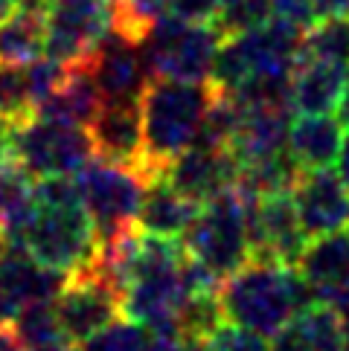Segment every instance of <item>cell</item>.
<instances>
[{
    "instance_id": "obj_1",
    "label": "cell",
    "mask_w": 349,
    "mask_h": 351,
    "mask_svg": "<svg viewBox=\"0 0 349 351\" xmlns=\"http://www.w3.org/2000/svg\"><path fill=\"white\" fill-rule=\"evenodd\" d=\"M15 241L27 247L41 265L67 276L91 265L99 238L82 204L76 174L73 178H44L35 183L32 215Z\"/></svg>"
},
{
    "instance_id": "obj_2",
    "label": "cell",
    "mask_w": 349,
    "mask_h": 351,
    "mask_svg": "<svg viewBox=\"0 0 349 351\" xmlns=\"http://www.w3.org/2000/svg\"><path fill=\"white\" fill-rule=\"evenodd\" d=\"M315 302L300 267L271 258H251L218 285L224 322L271 340L297 311Z\"/></svg>"
},
{
    "instance_id": "obj_3",
    "label": "cell",
    "mask_w": 349,
    "mask_h": 351,
    "mask_svg": "<svg viewBox=\"0 0 349 351\" xmlns=\"http://www.w3.org/2000/svg\"><path fill=\"white\" fill-rule=\"evenodd\" d=\"M218 93L213 82L152 79L140 96L146 166L152 180L160 178L172 157L195 143L201 122Z\"/></svg>"
},
{
    "instance_id": "obj_4",
    "label": "cell",
    "mask_w": 349,
    "mask_h": 351,
    "mask_svg": "<svg viewBox=\"0 0 349 351\" xmlns=\"http://www.w3.org/2000/svg\"><path fill=\"white\" fill-rule=\"evenodd\" d=\"M186 256L198 261L210 276L224 282L230 273L254 258L251 230H247V197L239 186L201 204L190 230L183 232Z\"/></svg>"
},
{
    "instance_id": "obj_5",
    "label": "cell",
    "mask_w": 349,
    "mask_h": 351,
    "mask_svg": "<svg viewBox=\"0 0 349 351\" xmlns=\"http://www.w3.org/2000/svg\"><path fill=\"white\" fill-rule=\"evenodd\" d=\"M224 32L213 21L195 23L166 15L140 41L152 79L210 82Z\"/></svg>"
},
{
    "instance_id": "obj_6",
    "label": "cell",
    "mask_w": 349,
    "mask_h": 351,
    "mask_svg": "<svg viewBox=\"0 0 349 351\" xmlns=\"http://www.w3.org/2000/svg\"><path fill=\"white\" fill-rule=\"evenodd\" d=\"M76 186L99 241H111L122 232L137 230V215L148 186L146 174L131 166L93 157L76 174Z\"/></svg>"
},
{
    "instance_id": "obj_7",
    "label": "cell",
    "mask_w": 349,
    "mask_h": 351,
    "mask_svg": "<svg viewBox=\"0 0 349 351\" xmlns=\"http://www.w3.org/2000/svg\"><path fill=\"white\" fill-rule=\"evenodd\" d=\"M12 148L32 178H73L93 160V143L85 125L27 117L15 125Z\"/></svg>"
},
{
    "instance_id": "obj_8",
    "label": "cell",
    "mask_w": 349,
    "mask_h": 351,
    "mask_svg": "<svg viewBox=\"0 0 349 351\" xmlns=\"http://www.w3.org/2000/svg\"><path fill=\"white\" fill-rule=\"evenodd\" d=\"M44 53L65 67L85 64L114 27V0H49Z\"/></svg>"
},
{
    "instance_id": "obj_9",
    "label": "cell",
    "mask_w": 349,
    "mask_h": 351,
    "mask_svg": "<svg viewBox=\"0 0 349 351\" xmlns=\"http://www.w3.org/2000/svg\"><path fill=\"white\" fill-rule=\"evenodd\" d=\"M247 197V230H251V244L256 258H271L280 265H294L300 261L308 244V235L300 223L291 192H271L262 197Z\"/></svg>"
},
{
    "instance_id": "obj_10",
    "label": "cell",
    "mask_w": 349,
    "mask_h": 351,
    "mask_svg": "<svg viewBox=\"0 0 349 351\" xmlns=\"http://www.w3.org/2000/svg\"><path fill=\"white\" fill-rule=\"evenodd\" d=\"M61 331L73 343H85L93 334L108 328L122 313V299L96 276L82 267L67 276L65 287L53 299Z\"/></svg>"
},
{
    "instance_id": "obj_11",
    "label": "cell",
    "mask_w": 349,
    "mask_h": 351,
    "mask_svg": "<svg viewBox=\"0 0 349 351\" xmlns=\"http://www.w3.org/2000/svg\"><path fill=\"white\" fill-rule=\"evenodd\" d=\"M102 93V102H140L146 84L152 82L143 47L111 29L85 61Z\"/></svg>"
},
{
    "instance_id": "obj_12",
    "label": "cell",
    "mask_w": 349,
    "mask_h": 351,
    "mask_svg": "<svg viewBox=\"0 0 349 351\" xmlns=\"http://www.w3.org/2000/svg\"><path fill=\"white\" fill-rule=\"evenodd\" d=\"M239 160L233 157L230 148H216V145H190L183 148L178 157L166 162V169L160 171L174 192L186 197L207 204L210 197L227 192L239 180Z\"/></svg>"
},
{
    "instance_id": "obj_13",
    "label": "cell",
    "mask_w": 349,
    "mask_h": 351,
    "mask_svg": "<svg viewBox=\"0 0 349 351\" xmlns=\"http://www.w3.org/2000/svg\"><path fill=\"white\" fill-rule=\"evenodd\" d=\"M87 134H91L93 143V157L131 166L152 180L146 166L140 102H102V108L96 110V117L87 125Z\"/></svg>"
},
{
    "instance_id": "obj_14",
    "label": "cell",
    "mask_w": 349,
    "mask_h": 351,
    "mask_svg": "<svg viewBox=\"0 0 349 351\" xmlns=\"http://www.w3.org/2000/svg\"><path fill=\"white\" fill-rule=\"evenodd\" d=\"M291 195L308 238L344 232L349 227V186L341 180L338 171H303Z\"/></svg>"
},
{
    "instance_id": "obj_15",
    "label": "cell",
    "mask_w": 349,
    "mask_h": 351,
    "mask_svg": "<svg viewBox=\"0 0 349 351\" xmlns=\"http://www.w3.org/2000/svg\"><path fill=\"white\" fill-rule=\"evenodd\" d=\"M65 282L67 273L41 265L21 241H6L0 253V296L15 311L41 299H56Z\"/></svg>"
},
{
    "instance_id": "obj_16",
    "label": "cell",
    "mask_w": 349,
    "mask_h": 351,
    "mask_svg": "<svg viewBox=\"0 0 349 351\" xmlns=\"http://www.w3.org/2000/svg\"><path fill=\"white\" fill-rule=\"evenodd\" d=\"M291 119L294 110L289 105H242L239 128L230 140V152L239 166H251L289 152Z\"/></svg>"
},
{
    "instance_id": "obj_17",
    "label": "cell",
    "mask_w": 349,
    "mask_h": 351,
    "mask_svg": "<svg viewBox=\"0 0 349 351\" xmlns=\"http://www.w3.org/2000/svg\"><path fill=\"white\" fill-rule=\"evenodd\" d=\"M271 351H349L341 311L315 299L271 337Z\"/></svg>"
},
{
    "instance_id": "obj_18",
    "label": "cell",
    "mask_w": 349,
    "mask_h": 351,
    "mask_svg": "<svg viewBox=\"0 0 349 351\" xmlns=\"http://www.w3.org/2000/svg\"><path fill=\"white\" fill-rule=\"evenodd\" d=\"M349 67L323 58H300L291 76V110L294 117H315L338 110Z\"/></svg>"
},
{
    "instance_id": "obj_19",
    "label": "cell",
    "mask_w": 349,
    "mask_h": 351,
    "mask_svg": "<svg viewBox=\"0 0 349 351\" xmlns=\"http://www.w3.org/2000/svg\"><path fill=\"white\" fill-rule=\"evenodd\" d=\"M344 131L346 128L341 125V119L332 114L294 117L289 128V154L303 171L329 169L341 154Z\"/></svg>"
},
{
    "instance_id": "obj_20",
    "label": "cell",
    "mask_w": 349,
    "mask_h": 351,
    "mask_svg": "<svg viewBox=\"0 0 349 351\" xmlns=\"http://www.w3.org/2000/svg\"><path fill=\"white\" fill-rule=\"evenodd\" d=\"M198 209H201L198 200L174 192L164 178H155L146 186L140 215H137V230L164 238H183V232L195 221Z\"/></svg>"
},
{
    "instance_id": "obj_21",
    "label": "cell",
    "mask_w": 349,
    "mask_h": 351,
    "mask_svg": "<svg viewBox=\"0 0 349 351\" xmlns=\"http://www.w3.org/2000/svg\"><path fill=\"white\" fill-rule=\"evenodd\" d=\"M99 108H102V93H99L91 70H87V64H76L67 70L65 82L35 108V117L73 122V125H85L87 128Z\"/></svg>"
},
{
    "instance_id": "obj_22",
    "label": "cell",
    "mask_w": 349,
    "mask_h": 351,
    "mask_svg": "<svg viewBox=\"0 0 349 351\" xmlns=\"http://www.w3.org/2000/svg\"><path fill=\"white\" fill-rule=\"evenodd\" d=\"M47 23L44 15L27 9H12L0 18V64L27 67L35 58L44 56Z\"/></svg>"
},
{
    "instance_id": "obj_23",
    "label": "cell",
    "mask_w": 349,
    "mask_h": 351,
    "mask_svg": "<svg viewBox=\"0 0 349 351\" xmlns=\"http://www.w3.org/2000/svg\"><path fill=\"white\" fill-rule=\"evenodd\" d=\"M300 58H323L332 64L349 67V15L317 18L303 32Z\"/></svg>"
},
{
    "instance_id": "obj_24",
    "label": "cell",
    "mask_w": 349,
    "mask_h": 351,
    "mask_svg": "<svg viewBox=\"0 0 349 351\" xmlns=\"http://www.w3.org/2000/svg\"><path fill=\"white\" fill-rule=\"evenodd\" d=\"M12 328L23 340L30 351L44 348L56 340H65V331H61V322L56 317V305L53 299H41V302H30L18 311V317L12 319ZM70 340V337H67Z\"/></svg>"
},
{
    "instance_id": "obj_25",
    "label": "cell",
    "mask_w": 349,
    "mask_h": 351,
    "mask_svg": "<svg viewBox=\"0 0 349 351\" xmlns=\"http://www.w3.org/2000/svg\"><path fill=\"white\" fill-rule=\"evenodd\" d=\"M152 331L146 325L134 322V319H114L102 328L99 334H93L91 340L82 343V351H148L152 346Z\"/></svg>"
},
{
    "instance_id": "obj_26",
    "label": "cell",
    "mask_w": 349,
    "mask_h": 351,
    "mask_svg": "<svg viewBox=\"0 0 349 351\" xmlns=\"http://www.w3.org/2000/svg\"><path fill=\"white\" fill-rule=\"evenodd\" d=\"M32 117V96L27 84V67L0 64V119L21 122Z\"/></svg>"
},
{
    "instance_id": "obj_27",
    "label": "cell",
    "mask_w": 349,
    "mask_h": 351,
    "mask_svg": "<svg viewBox=\"0 0 349 351\" xmlns=\"http://www.w3.org/2000/svg\"><path fill=\"white\" fill-rule=\"evenodd\" d=\"M265 21H271V0H221L213 23L224 35H233L262 27Z\"/></svg>"
},
{
    "instance_id": "obj_28",
    "label": "cell",
    "mask_w": 349,
    "mask_h": 351,
    "mask_svg": "<svg viewBox=\"0 0 349 351\" xmlns=\"http://www.w3.org/2000/svg\"><path fill=\"white\" fill-rule=\"evenodd\" d=\"M204 351H271V346L265 337L236 328L230 322H221L204 340Z\"/></svg>"
},
{
    "instance_id": "obj_29",
    "label": "cell",
    "mask_w": 349,
    "mask_h": 351,
    "mask_svg": "<svg viewBox=\"0 0 349 351\" xmlns=\"http://www.w3.org/2000/svg\"><path fill=\"white\" fill-rule=\"evenodd\" d=\"M271 18L289 21L294 27L308 29L317 21L315 15V0H271Z\"/></svg>"
},
{
    "instance_id": "obj_30",
    "label": "cell",
    "mask_w": 349,
    "mask_h": 351,
    "mask_svg": "<svg viewBox=\"0 0 349 351\" xmlns=\"http://www.w3.org/2000/svg\"><path fill=\"white\" fill-rule=\"evenodd\" d=\"M218 6H221V0H172V12H169V15L204 23V21H216Z\"/></svg>"
},
{
    "instance_id": "obj_31",
    "label": "cell",
    "mask_w": 349,
    "mask_h": 351,
    "mask_svg": "<svg viewBox=\"0 0 349 351\" xmlns=\"http://www.w3.org/2000/svg\"><path fill=\"white\" fill-rule=\"evenodd\" d=\"M315 15L317 18L349 15V0H315Z\"/></svg>"
},
{
    "instance_id": "obj_32",
    "label": "cell",
    "mask_w": 349,
    "mask_h": 351,
    "mask_svg": "<svg viewBox=\"0 0 349 351\" xmlns=\"http://www.w3.org/2000/svg\"><path fill=\"white\" fill-rule=\"evenodd\" d=\"M0 351H30V348L23 346V340L15 334V328L0 325Z\"/></svg>"
},
{
    "instance_id": "obj_33",
    "label": "cell",
    "mask_w": 349,
    "mask_h": 351,
    "mask_svg": "<svg viewBox=\"0 0 349 351\" xmlns=\"http://www.w3.org/2000/svg\"><path fill=\"white\" fill-rule=\"evenodd\" d=\"M148 351H183V340L181 337H160V334H155Z\"/></svg>"
},
{
    "instance_id": "obj_34",
    "label": "cell",
    "mask_w": 349,
    "mask_h": 351,
    "mask_svg": "<svg viewBox=\"0 0 349 351\" xmlns=\"http://www.w3.org/2000/svg\"><path fill=\"white\" fill-rule=\"evenodd\" d=\"M335 166H338L341 180L349 186V134H344V145H341V154L335 160Z\"/></svg>"
},
{
    "instance_id": "obj_35",
    "label": "cell",
    "mask_w": 349,
    "mask_h": 351,
    "mask_svg": "<svg viewBox=\"0 0 349 351\" xmlns=\"http://www.w3.org/2000/svg\"><path fill=\"white\" fill-rule=\"evenodd\" d=\"M338 119L349 131V73H346V84H344V93H341V102H338Z\"/></svg>"
},
{
    "instance_id": "obj_36",
    "label": "cell",
    "mask_w": 349,
    "mask_h": 351,
    "mask_svg": "<svg viewBox=\"0 0 349 351\" xmlns=\"http://www.w3.org/2000/svg\"><path fill=\"white\" fill-rule=\"evenodd\" d=\"M47 6H49V0H18V9L35 12V15H47Z\"/></svg>"
},
{
    "instance_id": "obj_37",
    "label": "cell",
    "mask_w": 349,
    "mask_h": 351,
    "mask_svg": "<svg viewBox=\"0 0 349 351\" xmlns=\"http://www.w3.org/2000/svg\"><path fill=\"white\" fill-rule=\"evenodd\" d=\"M35 351H82L79 348V343H73V340H56V343H49V346H44V348H35Z\"/></svg>"
},
{
    "instance_id": "obj_38",
    "label": "cell",
    "mask_w": 349,
    "mask_h": 351,
    "mask_svg": "<svg viewBox=\"0 0 349 351\" xmlns=\"http://www.w3.org/2000/svg\"><path fill=\"white\" fill-rule=\"evenodd\" d=\"M15 6H18V0H0V18L9 15V12L15 9Z\"/></svg>"
},
{
    "instance_id": "obj_39",
    "label": "cell",
    "mask_w": 349,
    "mask_h": 351,
    "mask_svg": "<svg viewBox=\"0 0 349 351\" xmlns=\"http://www.w3.org/2000/svg\"><path fill=\"white\" fill-rule=\"evenodd\" d=\"M183 351H204V343H198V340H183Z\"/></svg>"
},
{
    "instance_id": "obj_40",
    "label": "cell",
    "mask_w": 349,
    "mask_h": 351,
    "mask_svg": "<svg viewBox=\"0 0 349 351\" xmlns=\"http://www.w3.org/2000/svg\"><path fill=\"white\" fill-rule=\"evenodd\" d=\"M3 247H6V235H3V230H0V253H3Z\"/></svg>"
},
{
    "instance_id": "obj_41",
    "label": "cell",
    "mask_w": 349,
    "mask_h": 351,
    "mask_svg": "<svg viewBox=\"0 0 349 351\" xmlns=\"http://www.w3.org/2000/svg\"><path fill=\"white\" fill-rule=\"evenodd\" d=\"M344 325H346V340H349V313L344 317Z\"/></svg>"
},
{
    "instance_id": "obj_42",
    "label": "cell",
    "mask_w": 349,
    "mask_h": 351,
    "mask_svg": "<svg viewBox=\"0 0 349 351\" xmlns=\"http://www.w3.org/2000/svg\"><path fill=\"white\" fill-rule=\"evenodd\" d=\"M346 232H349V227H346Z\"/></svg>"
}]
</instances>
